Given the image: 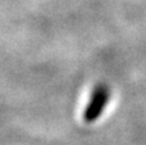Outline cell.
<instances>
[{"label":"cell","mask_w":146,"mask_h":145,"mask_svg":"<svg viewBox=\"0 0 146 145\" xmlns=\"http://www.w3.org/2000/svg\"><path fill=\"white\" fill-rule=\"evenodd\" d=\"M111 91L106 84H96L88 96L87 104L83 110V121L86 123H94L103 116L106 105L110 102Z\"/></svg>","instance_id":"cell-1"}]
</instances>
